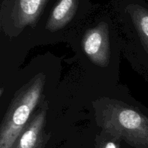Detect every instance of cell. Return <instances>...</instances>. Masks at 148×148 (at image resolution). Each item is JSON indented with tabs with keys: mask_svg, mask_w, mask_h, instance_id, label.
Listing matches in <instances>:
<instances>
[{
	"mask_svg": "<svg viewBox=\"0 0 148 148\" xmlns=\"http://www.w3.org/2000/svg\"><path fill=\"white\" fill-rule=\"evenodd\" d=\"M58 0H1L0 22L3 31L19 35L25 27H34L43 14H49ZM49 15V14H48Z\"/></svg>",
	"mask_w": 148,
	"mask_h": 148,
	"instance_id": "cell-3",
	"label": "cell"
},
{
	"mask_svg": "<svg viewBox=\"0 0 148 148\" xmlns=\"http://www.w3.org/2000/svg\"><path fill=\"white\" fill-rule=\"evenodd\" d=\"M121 139L113 133L102 130L95 138L96 148H119Z\"/></svg>",
	"mask_w": 148,
	"mask_h": 148,
	"instance_id": "cell-8",
	"label": "cell"
},
{
	"mask_svg": "<svg viewBox=\"0 0 148 148\" xmlns=\"http://www.w3.org/2000/svg\"><path fill=\"white\" fill-rule=\"evenodd\" d=\"M93 107L95 120L102 130L134 147L148 148V114L109 98L96 100Z\"/></svg>",
	"mask_w": 148,
	"mask_h": 148,
	"instance_id": "cell-1",
	"label": "cell"
},
{
	"mask_svg": "<svg viewBox=\"0 0 148 148\" xmlns=\"http://www.w3.org/2000/svg\"><path fill=\"white\" fill-rule=\"evenodd\" d=\"M50 137H51V134H46L43 140H42V142L40 143V145L38 146L37 148H45L46 144H47L48 141H49V139H50Z\"/></svg>",
	"mask_w": 148,
	"mask_h": 148,
	"instance_id": "cell-9",
	"label": "cell"
},
{
	"mask_svg": "<svg viewBox=\"0 0 148 148\" xmlns=\"http://www.w3.org/2000/svg\"><path fill=\"white\" fill-rule=\"evenodd\" d=\"M90 0H58L51 10L46 28L51 32L57 31L67 25L79 12L88 10Z\"/></svg>",
	"mask_w": 148,
	"mask_h": 148,
	"instance_id": "cell-5",
	"label": "cell"
},
{
	"mask_svg": "<svg viewBox=\"0 0 148 148\" xmlns=\"http://www.w3.org/2000/svg\"><path fill=\"white\" fill-rule=\"evenodd\" d=\"M109 28L106 22H100L92 28L86 30L82 38V49L91 62L106 67L110 61Z\"/></svg>",
	"mask_w": 148,
	"mask_h": 148,
	"instance_id": "cell-4",
	"label": "cell"
},
{
	"mask_svg": "<svg viewBox=\"0 0 148 148\" xmlns=\"http://www.w3.org/2000/svg\"><path fill=\"white\" fill-rule=\"evenodd\" d=\"M46 77L38 74L14 94L0 129V148H11L40 101Z\"/></svg>",
	"mask_w": 148,
	"mask_h": 148,
	"instance_id": "cell-2",
	"label": "cell"
},
{
	"mask_svg": "<svg viewBox=\"0 0 148 148\" xmlns=\"http://www.w3.org/2000/svg\"><path fill=\"white\" fill-rule=\"evenodd\" d=\"M131 19L148 58V0H118Z\"/></svg>",
	"mask_w": 148,
	"mask_h": 148,
	"instance_id": "cell-7",
	"label": "cell"
},
{
	"mask_svg": "<svg viewBox=\"0 0 148 148\" xmlns=\"http://www.w3.org/2000/svg\"><path fill=\"white\" fill-rule=\"evenodd\" d=\"M47 111L48 103H41L11 148H37L46 134L44 127Z\"/></svg>",
	"mask_w": 148,
	"mask_h": 148,
	"instance_id": "cell-6",
	"label": "cell"
}]
</instances>
